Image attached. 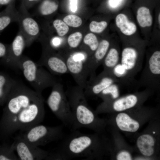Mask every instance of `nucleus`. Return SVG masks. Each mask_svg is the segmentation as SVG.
<instances>
[{
    "instance_id": "obj_1",
    "label": "nucleus",
    "mask_w": 160,
    "mask_h": 160,
    "mask_svg": "<svg viewBox=\"0 0 160 160\" xmlns=\"http://www.w3.org/2000/svg\"><path fill=\"white\" fill-rule=\"evenodd\" d=\"M0 120V130L5 135L22 132L44 119V99L42 94L15 80Z\"/></svg>"
},
{
    "instance_id": "obj_2",
    "label": "nucleus",
    "mask_w": 160,
    "mask_h": 160,
    "mask_svg": "<svg viewBox=\"0 0 160 160\" xmlns=\"http://www.w3.org/2000/svg\"><path fill=\"white\" fill-rule=\"evenodd\" d=\"M74 121L71 131L81 128L95 129V113L88 105L84 89L78 85L69 88L65 92Z\"/></svg>"
},
{
    "instance_id": "obj_3",
    "label": "nucleus",
    "mask_w": 160,
    "mask_h": 160,
    "mask_svg": "<svg viewBox=\"0 0 160 160\" xmlns=\"http://www.w3.org/2000/svg\"><path fill=\"white\" fill-rule=\"evenodd\" d=\"M20 70L23 76L39 93L42 94L45 89L52 87L58 82L51 73L28 57L23 55L21 60Z\"/></svg>"
},
{
    "instance_id": "obj_4",
    "label": "nucleus",
    "mask_w": 160,
    "mask_h": 160,
    "mask_svg": "<svg viewBox=\"0 0 160 160\" xmlns=\"http://www.w3.org/2000/svg\"><path fill=\"white\" fill-rule=\"evenodd\" d=\"M52 87L47 100V105L64 126L71 128L74 119L63 86L58 82Z\"/></svg>"
},
{
    "instance_id": "obj_5",
    "label": "nucleus",
    "mask_w": 160,
    "mask_h": 160,
    "mask_svg": "<svg viewBox=\"0 0 160 160\" xmlns=\"http://www.w3.org/2000/svg\"><path fill=\"white\" fill-rule=\"evenodd\" d=\"M144 87L151 90L160 89V51H153L147 58L136 88Z\"/></svg>"
},
{
    "instance_id": "obj_6",
    "label": "nucleus",
    "mask_w": 160,
    "mask_h": 160,
    "mask_svg": "<svg viewBox=\"0 0 160 160\" xmlns=\"http://www.w3.org/2000/svg\"><path fill=\"white\" fill-rule=\"evenodd\" d=\"M20 135L32 145L38 147L44 146L61 139L63 135V127L61 125L50 127L39 124Z\"/></svg>"
},
{
    "instance_id": "obj_7",
    "label": "nucleus",
    "mask_w": 160,
    "mask_h": 160,
    "mask_svg": "<svg viewBox=\"0 0 160 160\" xmlns=\"http://www.w3.org/2000/svg\"><path fill=\"white\" fill-rule=\"evenodd\" d=\"M90 57L85 51H79L63 57L69 73L72 76L77 85L83 89L89 77L88 61Z\"/></svg>"
},
{
    "instance_id": "obj_8",
    "label": "nucleus",
    "mask_w": 160,
    "mask_h": 160,
    "mask_svg": "<svg viewBox=\"0 0 160 160\" xmlns=\"http://www.w3.org/2000/svg\"><path fill=\"white\" fill-rule=\"evenodd\" d=\"M18 11L19 16L17 22L19 25V30L25 39L26 47H28L39 37L40 27L25 7H22Z\"/></svg>"
},
{
    "instance_id": "obj_9",
    "label": "nucleus",
    "mask_w": 160,
    "mask_h": 160,
    "mask_svg": "<svg viewBox=\"0 0 160 160\" xmlns=\"http://www.w3.org/2000/svg\"><path fill=\"white\" fill-rule=\"evenodd\" d=\"M12 144L20 160H45L49 152L31 145L20 134L15 138Z\"/></svg>"
},
{
    "instance_id": "obj_10",
    "label": "nucleus",
    "mask_w": 160,
    "mask_h": 160,
    "mask_svg": "<svg viewBox=\"0 0 160 160\" xmlns=\"http://www.w3.org/2000/svg\"><path fill=\"white\" fill-rule=\"evenodd\" d=\"M134 45H127L121 52L120 63L131 76H135L142 69L143 60L140 49Z\"/></svg>"
},
{
    "instance_id": "obj_11",
    "label": "nucleus",
    "mask_w": 160,
    "mask_h": 160,
    "mask_svg": "<svg viewBox=\"0 0 160 160\" xmlns=\"http://www.w3.org/2000/svg\"><path fill=\"white\" fill-rule=\"evenodd\" d=\"M25 47V39L22 32L19 30L12 42L9 44L6 55L1 59V61L8 66L20 69L21 58Z\"/></svg>"
},
{
    "instance_id": "obj_12",
    "label": "nucleus",
    "mask_w": 160,
    "mask_h": 160,
    "mask_svg": "<svg viewBox=\"0 0 160 160\" xmlns=\"http://www.w3.org/2000/svg\"><path fill=\"white\" fill-rule=\"evenodd\" d=\"M114 83L118 84V82L111 72L103 70L98 75L88 80L84 89L85 95L86 97L98 95L103 90Z\"/></svg>"
},
{
    "instance_id": "obj_13",
    "label": "nucleus",
    "mask_w": 160,
    "mask_h": 160,
    "mask_svg": "<svg viewBox=\"0 0 160 160\" xmlns=\"http://www.w3.org/2000/svg\"><path fill=\"white\" fill-rule=\"evenodd\" d=\"M37 63L46 67L52 74L62 75L69 73L64 58L53 51L44 49L41 57Z\"/></svg>"
},
{
    "instance_id": "obj_14",
    "label": "nucleus",
    "mask_w": 160,
    "mask_h": 160,
    "mask_svg": "<svg viewBox=\"0 0 160 160\" xmlns=\"http://www.w3.org/2000/svg\"><path fill=\"white\" fill-rule=\"evenodd\" d=\"M110 46V43L108 41L102 40L99 42L93 55L90 57L88 61L89 79L93 78L96 75V70L102 64Z\"/></svg>"
},
{
    "instance_id": "obj_15",
    "label": "nucleus",
    "mask_w": 160,
    "mask_h": 160,
    "mask_svg": "<svg viewBox=\"0 0 160 160\" xmlns=\"http://www.w3.org/2000/svg\"><path fill=\"white\" fill-rule=\"evenodd\" d=\"M111 72L120 86L126 87L135 86L136 87L137 81L131 76L129 71L120 62L113 68Z\"/></svg>"
},
{
    "instance_id": "obj_16",
    "label": "nucleus",
    "mask_w": 160,
    "mask_h": 160,
    "mask_svg": "<svg viewBox=\"0 0 160 160\" xmlns=\"http://www.w3.org/2000/svg\"><path fill=\"white\" fill-rule=\"evenodd\" d=\"M12 2L0 12V34L11 23L17 22L19 11L12 5Z\"/></svg>"
},
{
    "instance_id": "obj_17",
    "label": "nucleus",
    "mask_w": 160,
    "mask_h": 160,
    "mask_svg": "<svg viewBox=\"0 0 160 160\" xmlns=\"http://www.w3.org/2000/svg\"><path fill=\"white\" fill-rule=\"evenodd\" d=\"M115 23L117 27L124 35L131 36L135 33L137 30L136 24L129 20L125 14L120 13L115 17Z\"/></svg>"
},
{
    "instance_id": "obj_18",
    "label": "nucleus",
    "mask_w": 160,
    "mask_h": 160,
    "mask_svg": "<svg viewBox=\"0 0 160 160\" xmlns=\"http://www.w3.org/2000/svg\"><path fill=\"white\" fill-rule=\"evenodd\" d=\"M140 92L128 95L116 100L112 103L113 108L116 111H120L134 107L139 102L138 95Z\"/></svg>"
},
{
    "instance_id": "obj_19",
    "label": "nucleus",
    "mask_w": 160,
    "mask_h": 160,
    "mask_svg": "<svg viewBox=\"0 0 160 160\" xmlns=\"http://www.w3.org/2000/svg\"><path fill=\"white\" fill-rule=\"evenodd\" d=\"M14 80L7 74L0 72V106L6 102Z\"/></svg>"
},
{
    "instance_id": "obj_20",
    "label": "nucleus",
    "mask_w": 160,
    "mask_h": 160,
    "mask_svg": "<svg viewBox=\"0 0 160 160\" xmlns=\"http://www.w3.org/2000/svg\"><path fill=\"white\" fill-rule=\"evenodd\" d=\"M119 51L115 46L110 48L102 63L103 71L111 72L113 68L120 62Z\"/></svg>"
},
{
    "instance_id": "obj_21",
    "label": "nucleus",
    "mask_w": 160,
    "mask_h": 160,
    "mask_svg": "<svg viewBox=\"0 0 160 160\" xmlns=\"http://www.w3.org/2000/svg\"><path fill=\"white\" fill-rule=\"evenodd\" d=\"M116 121L119 127L124 131L134 132L139 127L138 122L124 113L119 114L116 117Z\"/></svg>"
},
{
    "instance_id": "obj_22",
    "label": "nucleus",
    "mask_w": 160,
    "mask_h": 160,
    "mask_svg": "<svg viewBox=\"0 0 160 160\" xmlns=\"http://www.w3.org/2000/svg\"><path fill=\"white\" fill-rule=\"evenodd\" d=\"M154 143V138L149 135H142L137 140V145L140 151L143 155L146 156H151L153 154Z\"/></svg>"
},
{
    "instance_id": "obj_23",
    "label": "nucleus",
    "mask_w": 160,
    "mask_h": 160,
    "mask_svg": "<svg viewBox=\"0 0 160 160\" xmlns=\"http://www.w3.org/2000/svg\"><path fill=\"white\" fill-rule=\"evenodd\" d=\"M136 19L140 26L143 28L151 26L153 17L149 9L145 6H141L137 9Z\"/></svg>"
},
{
    "instance_id": "obj_24",
    "label": "nucleus",
    "mask_w": 160,
    "mask_h": 160,
    "mask_svg": "<svg viewBox=\"0 0 160 160\" xmlns=\"http://www.w3.org/2000/svg\"><path fill=\"white\" fill-rule=\"evenodd\" d=\"M58 7V4L54 1L44 0L40 4L35 14L36 16L49 15L56 11Z\"/></svg>"
},
{
    "instance_id": "obj_25",
    "label": "nucleus",
    "mask_w": 160,
    "mask_h": 160,
    "mask_svg": "<svg viewBox=\"0 0 160 160\" xmlns=\"http://www.w3.org/2000/svg\"><path fill=\"white\" fill-rule=\"evenodd\" d=\"M120 86L117 83H113L103 90L98 95L105 100L109 96L113 99H116L119 96Z\"/></svg>"
},
{
    "instance_id": "obj_26",
    "label": "nucleus",
    "mask_w": 160,
    "mask_h": 160,
    "mask_svg": "<svg viewBox=\"0 0 160 160\" xmlns=\"http://www.w3.org/2000/svg\"><path fill=\"white\" fill-rule=\"evenodd\" d=\"M12 144L0 145V160H19Z\"/></svg>"
},
{
    "instance_id": "obj_27",
    "label": "nucleus",
    "mask_w": 160,
    "mask_h": 160,
    "mask_svg": "<svg viewBox=\"0 0 160 160\" xmlns=\"http://www.w3.org/2000/svg\"><path fill=\"white\" fill-rule=\"evenodd\" d=\"M83 42L92 52H94L96 50L99 43L96 36L92 33L86 35L84 38Z\"/></svg>"
},
{
    "instance_id": "obj_28",
    "label": "nucleus",
    "mask_w": 160,
    "mask_h": 160,
    "mask_svg": "<svg viewBox=\"0 0 160 160\" xmlns=\"http://www.w3.org/2000/svg\"><path fill=\"white\" fill-rule=\"evenodd\" d=\"M53 26L60 36H63L66 34L69 31L68 25L61 20L57 19L53 22Z\"/></svg>"
},
{
    "instance_id": "obj_29",
    "label": "nucleus",
    "mask_w": 160,
    "mask_h": 160,
    "mask_svg": "<svg viewBox=\"0 0 160 160\" xmlns=\"http://www.w3.org/2000/svg\"><path fill=\"white\" fill-rule=\"evenodd\" d=\"M82 38V35L79 32H76L70 34L67 39L68 46L71 48L76 49L80 44Z\"/></svg>"
},
{
    "instance_id": "obj_30",
    "label": "nucleus",
    "mask_w": 160,
    "mask_h": 160,
    "mask_svg": "<svg viewBox=\"0 0 160 160\" xmlns=\"http://www.w3.org/2000/svg\"><path fill=\"white\" fill-rule=\"evenodd\" d=\"M108 23L105 21L97 22L92 21L90 23L89 28L90 31L95 33H100L102 32L107 28Z\"/></svg>"
},
{
    "instance_id": "obj_31",
    "label": "nucleus",
    "mask_w": 160,
    "mask_h": 160,
    "mask_svg": "<svg viewBox=\"0 0 160 160\" xmlns=\"http://www.w3.org/2000/svg\"><path fill=\"white\" fill-rule=\"evenodd\" d=\"M63 20L68 25L74 28L80 26L82 23L81 19L74 15H69L65 16Z\"/></svg>"
},
{
    "instance_id": "obj_32",
    "label": "nucleus",
    "mask_w": 160,
    "mask_h": 160,
    "mask_svg": "<svg viewBox=\"0 0 160 160\" xmlns=\"http://www.w3.org/2000/svg\"><path fill=\"white\" fill-rule=\"evenodd\" d=\"M9 44H6L0 41V58L5 57L7 53Z\"/></svg>"
},
{
    "instance_id": "obj_33",
    "label": "nucleus",
    "mask_w": 160,
    "mask_h": 160,
    "mask_svg": "<svg viewBox=\"0 0 160 160\" xmlns=\"http://www.w3.org/2000/svg\"><path fill=\"white\" fill-rule=\"evenodd\" d=\"M117 159L118 160H132L130 154L127 151H122L120 153L118 154Z\"/></svg>"
},
{
    "instance_id": "obj_34",
    "label": "nucleus",
    "mask_w": 160,
    "mask_h": 160,
    "mask_svg": "<svg viewBox=\"0 0 160 160\" xmlns=\"http://www.w3.org/2000/svg\"><path fill=\"white\" fill-rule=\"evenodd\" d=\"M124 0H108L109 6L112 9H116L119 6Z\"/></svg>"
},
{
    "instance_id": "obj_35",
    "label": "nucleus",
    "mask_w": 160,
    "mask_h": 160,
    "mask_svg": "<svg viewBox=\"0 0 160 160\" xmlns=\"http://www.w3.org/2000/svg\"><path fill=\"white\" fill-rule=\"evenodd\" d=\"M70 7L72 12H76L78 8V0H70Z\"/></svg>"
},
{
    "instance_id": "obj_36",
    "label": "nucleus",
    "mask_w": 160,
    "mask_h": 160,
    "mask_svg": "<svg viewBox=\"0 0 160 160\" xmlns=\"http://www.w3.org/2000/svg\"><path fill=\"white\" fill-rule=\"evenodd\" d=\"M14 0H0V6L8 5L12 2Z\"/></svg>"
},
{
    "instance_id": "obj_37",
    "label": "nucleus",
    "mask_w": 160,
    "mask_h": 160,
    "mask_svg": "<svg viewBox=\"0 0 160 160\" xmlns=\"http://www.w3.org/2000/svg\"><path fill=\"white\" fill-rule=\"evenodd\" d=\"M40 0H27V1L30 2H34L39 1Z\"/></svg>"
},
{
    "instance_id": "obj_38",
    "label": "nucleus",
    "mask_w": 160,
    "mask_h": 160,
    "mask_svg": "<svg viewBox=\"0 0 160 160\" xmlns=\"http://www.w3.org/2000/svg\"><path fill=\"white\" fill-rule=\"evenodd\" d=\"M158 23L160 25V13H159L158 16Z\"/></svg>"
},
{
    "instance_id": "obj_39",
    "label": "nucleus",
    "mask_w": 160,
    "mask_h": 160,
    "mask_svg": "<svg viewBox=\"0 0 160 160\" xmlns=\"http://www.w3.org/2000/svg\"><path fill=\"white\" fill-rule=\"evenodd\" d=\"M153 134H155V132H153Z\"/></svg>"
}]
</instances>
